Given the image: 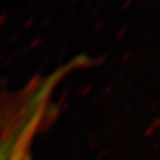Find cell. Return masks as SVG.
Here are the masks:
<instances>
[{
  "instance_id": "6da1fadb",
  "label": "cell",
  "mask_w": 160,
  "mask_h": 160,
  "mask_svg": "<svg viewBox=\"0 0 160 160\" xmlns=\"http://www.w3.org/2000/svg\"><path fill=\"white\" fill-rule=\"evenodd\" d=\"M41 91L0 88V160H29V145L41 113Z\"/></svg>"
}]
</instances>
